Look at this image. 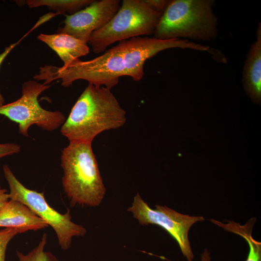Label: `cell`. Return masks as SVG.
Masks as SVG:
<instances>
[{
    "mask_svg": "<svg viewBox=\"0 0 261 261\" xmlns=\"http://www.w3.org/2000/svg\"><path fill=\"white\" fill-rule=\"evenodd\" d=\"M20 151V147L16 144L13 143L0 144V159L18 153Z\"/></svg>",
    "mask_w": 261,
    "mask_h": 261,
    "instance_id": "obj_16",
    "label": "cell"
},
{
    "mask_svg": "<svg viewBox=\"0 0 261 261\" xmlns=\"http://www.w3.org/2000/svg\"><path fill=\"white\" fill-rule=\"evenodd\" d=\"M37 39L54 50L67 66L89 52L87 43L64 33L52 34L41 33Z\"/></svg>",
    "mask_w": 261,
    "mask_h": 261,
    "instance_id": "obj_11",
    "label": "cell"
},
{
    "mask_svg": "<svg viewBox=\"0 0 261 261\" xmlns=\"http://www.w3.org/2000/svg\"><path fill=\"white\" fill-rule=\"evenodd\" d=\"M213 0H169L154 37L160 40L183 38L211 41L217 38L218 18Z\"/></svg>",
    "mask_w": 261,
    "mask_h": 261,
    "instance_id": "obj_3",
    "label": "cell"
},
{
    "mask_svg": "<svg viewBox=\"0 0 261 261\" xmlns=\"http://www.w3.org/2000/svg\"><path fill=\"white\" fill-rule=\"evenodd\" d=\"M161 15L143 0H123L112 19L92 34L87 44L94 53L99 54L116 42L153 35Z\"/></svg>",
    "mask_w": 261,
    "mask_h": 261,
    "instance_id": "obj_4",
    "label": "cell"
},
{
    "mask_svg": "<svg viewBox=\"0 0 261 261\" xmlns=\"http://www.w3.org/2000/svg\"><path fill=\"white\" fill-rule=\"evenodd\" d=\"M24 38V36L20 39L18 42L11 44L8 47H6L4 51L0 54V66L1 65L2 62L4 60V59L6 58V57L7 56V55L10 53V52L16 46L17 44H19V43ZM4 104V99L1 94L0 92V106Z\"/></svg>",
    "mask_w": 261,
    "mask_h": 261,
    "instance_id": "obj_18",
    "label": "cell"
},
{
    "mask_svg": "<svg viewBox=\"0 0 261 261\" xmlns=\"http://www.w3.org/2000/svg\"><path fill=\"white\" fill-rule=\"evenodd\" d=\"M211 257L210 252L207 249H204V251L201 255L200 261H211Z\"/></svg>",
    "mask_w": 261,
    "mask_h": 261,
    "instance_id": "obj_20",
    "label": "cell"
},
{
    "mask_svg": "<svg viewBox=\"0 0 261 261\" xmlns=\"http://www.w3.org/2000/svg\"><path fill=\"white\" fill-rule=\"evenodd\" d=\"M19 231L14 228H4L0 230V261H5L6 252L10 241Z\"/></svg>",
    "mask_w": 261,
    "mask_h": 261,
    "instance_id": "obj_15",
    "label": "cell"
},
{
    "mask_svg": "<svg viewBox=\"0 0 261 261\" xmlns=\"http://www.w3.org/2000/svg\"><path fill=\"white\" fill-rule=\"evenodd\" d=\"M93 0H28L26 3L29 8L45 6L58 14H72L87 7Z\"/></svg>",
    "mask_w": 261,
    "mask_h": 261,
    "instance_id": "obj_13",
    "label": "cell"
},
{
    "mask_svg": "<svg viewBox=\"0 0 261 261\" xmlns=\"http://www.w3.org/2000/svg\"><path fill=\"white\" fill-rule=\"evenodd\" d=\"M48 226L28 206L16 200L10 199L0 209V227L14 228L20 233Z\"/></svg>",
    "mask_w": 261,
    "mask_h": 261,
    "instance_id": "obj_9",
    "label": "cell"
},
{
    "mask_svg": "<svg viewBox=\"0 0 261 261\" xmlns=\"http://www.w3.org/2000/svg\"><path fill=\"white\" fill-rule=\"evenodd\" d=\"M126 114L111 89L88 84L61 126L60 132L69 142L92 144L102 132L122 127Z\"/></svg>",
    "mask_w": 261,
    "mask_h": 261,
    "instance_id": "obj_1",
    "label": "cell"
},
{
    "mask_svg": "<svg viewBox=\"0 0 261 261\" xmlns=\"http://www.w3.org/2000/svg\"><path fill=\"white\" fill-rule=\"evenodd\" d=\"M10 200L8 190L0 186V209L2 208Z\"/></svg>",
    "mask_w": 261,
    "mask_h": 261,
    "instance_id": "obj_19",
    "label": "cell"
},
{
    "mask_svg": "<svg viewBox=\"0 0 261 261\" xmlns=\"http://www.w3.org/2000/svg\"><path fill=\"white\" fill-rule=\"evenodd\" d=\"M242 82L246 94L253 102H261V24L259 23L256 41L247 52L243 68Z\"/></svg>",
    "mask_w": 261,
    "mask_h": 261,
    "instance_id": "obj_10",
    "label": "cell"
},
{
    "mask_svg": "<svg viewBox=\"0 0 261 261\" xmlns=\"http://www.w3.org/2000/svg\"><path fill=\"white\" fill-rule=\"evenodd\" d=\"M127 211L132 214L140 225H156L164 229L175 240L187 261H193L194 255L188 233L195 223L204 220L203 217L183 214L166 206L159 204L156 205L155 208L152 209L139 193L133 197L131 205Z\"/></svg>",
    "mask_w": 261,
    "mask_h": 261,
    "instance_id": "obj_7",
    "label": "cell"
},
{
    "mask_svg": "<svg viewBox=\"0 0 261 261\" xmlns=\"http://www.w3.org/2000/svg\"><path fill=\"white\" fill-rule=\"evenodd\" d=\"M50 85L29 80L23 84L21 96L16 101L0 106V115L18 124L19 132L28 137L29 130L33 125L52 131L61 127L66 118L58 111H49L40 104L38 97Z\"/></svg>",
    "mask_w": 261,
    "mask_h": 261,
    "instance_id": "obj_6",
    "label": "cell"
},
{
    "mask_svg": "<svg viewBox=\"0 0 261 261\" xmlns=\"http://www.w3.org/2000/svg\"><path fill=\"white\" fill-rule=\"evenodd\" d=\"M60 160L62 185L70 205H100L106 188L92 144L69 142L62 151Z\"/></svg>",
    "mask_w": 261,
    "mask_h": 261,
    "instance_id": "obj_2",
    "label": "cell"
},
{
    "mask_svg": "<svg viewBox=\"0 0 261 261\" xmlns=\"http://www.w3.org/2000/svg\"><path fill=\"white\" fill-rule=\"evenodd\" d=\"M256 218H251L244 225L233 221H228L224 226L226 231L237 234L246 241L249 252L246 261H261V243L252 236V231Z\"/></svg>",
    "mask_w": 261,
    "mask_h": 261,
    "instance_id": "obj_12",
    "label": "cell"
},
{
    "mask_svg": "<svg viewBox=\"0 0 261 261\" xmlns=\"http://www.w3.org/2000/svg\"><path fill=\"white\" fill-rule=\"evenodd\" d=\"M3 172L10 189V199L23 203L51 227L62 249L67 250L71 247L74 237L85 235L87 230L82 225L72 221L69 209L64 214L56 211L47 203L43 192L25 187L7 164L3 165Z\"/></svg>",
    "mask_w": 261,
    "mask_h": 261,
    "instance_id": "obj_5",
    "label": "cell"
},
{
    "mask_svg": "<svg viewBox=\"0 0 261 261\" xmlns=\"http://www.w3.org/2000/svg\"><path fill=\"white\" fill-rule=\"evenodd\" d=\"M143 1L152 10L162 14L167 7L169 0H143Z\"/></svg>",
    "mask_w": 261,
    "mask_h": 261,
    "instance_id": "obj_17",
    "label": "cell"
},
{
    "mask_svg": "<svg viewBox=\"0 0 261 261\" xmlns=\"http://www.w3.org/2000/svg\"><path fill=\"white\" fill-rule=\"evenodd\" d=\"M46 244L47 234L44 233L38 245L28 254L16 251L19 261H59L52 253L45 251Z\"/></svg>",
    "mask_w": 261,
    "mask_h": 261,
    "instance_id": "obj_14",
    "label": "cell"
},
{
    "mask_svg": "<svg viewBox=\"0 0 261 261\" xmlns=\"http://www.w3.org/2000/svg\"><path fill=\"white\" fill-rule=\"evenodd\" d=\"M120 6L119 0H93L75 13L66 15L57 32L68 34L87 43L92 34L104 27Z\"/></svg>",
    "mask_w": 261,
    "mask_h": 261,
    "instance_id": "obj_8",
    "label": "cell"
}]
</instances>
